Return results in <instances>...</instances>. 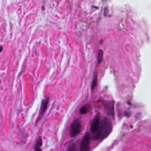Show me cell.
Instances as JSON below:
<instances>
[{"mask_svg": "<svg viewBox=\"0 0 151 151\" xmlns=\"http://www.w3.org/2000/svg\"><path fill=\"white\" fill-rule=\"evenodd\" d=\"M114 101L109 100L103 101V106L106 113L112 119H114Z\"/></svg>", "mask_w": 151, "mask_h": 151, "instance_id": "4", "label": "cell"}, {"mask_svg": "<svg viewBox=\"0 0 151 151\" xmlns=\"http://www.w3.org/2000/svg\"><path fill=\"white\" fill-rule=\"evenodd\" d=\"M48 103H49V97H46L43 100H42L41 105V107H40V112H39V114H38V116L36 122H35L36 123H37V122H38L41 119V118L43 116L44 112L46 111V110L47 109Z\"/></svg>", "mask_w": 151, "mask_h": 151, "instance_id": "6", "label": "cell"}, {"mask_svg": "<svg viewBox=\"0 0 151 151\" xmlns=\"http://www.w3.org/2000/svg\"><path fill=\"white\" fill-rule=\"evenodd\" d=\"M97 74L96 72L94 73V74H93V81H92V83H91V91H93L96 85H97Z\"/></svg>", "mask_w": 151, "mask_h": 151, "instance_id": "9", "label": "cell"}, {"mask_svg": "<svg viewBox=\"0 0 151 151\" xmlns=\"http://www.w3.org/2000/svg\"><path fill=\"white\" fill-rule=\"evenodd\" d=\"M91 139V134L89 132L86 133L80 142V151H89Z\"/></svg>", "mask_w": 151, "mask_h": 151, "instance_id": "3", "label": "cell"}, {"mask_svg": "<svg viewBox=\"0 0 151 151\" xmlns=\"http://www.w3.org/2000/svg\"><path fill=\"white\" fill-rule=\"evenodd\" d=\"M2 50H3V47L2 45H0V52L2 51Z\"/></svg>", "mask_w": 151, "mask_h": 151, "instance_id": "12", "label": "cell"}, {"mask_svg": "<svg viewBox=\"0 0 151 151\" xmlns=\"http://www.w3.org/2000/svg\"><path fill=\"white\" fill-rule=\"evenodd\" d=\"M81 130V123L80 119H77L74 120L70 127L69 135L71 137L77 136Z\"/></svg>", "mask_w": 151, "mask_h": 151, "instance_id": "2", "label": "cell"}, {"mask_svg": "<svg viewBox=\"0 0 151 151\" xmlns=\"http://www.w3.org/2000/svg\"><path fill=\"white\" fill-rule=\"evenodd\" d=\"M100 116L99 113H97L94 116L91 124V127H90L91 133L94 134L97 132L100 126Z\"/></svg>", "mask_w": 151, "mask_h": 151, "instance_id": "5", "label": "cell"}, {"mask_svg": "<svg viewBox=\"0 0 151 151\" xmlns=\"http://www.w3.org/2000/svg\"><path fill=\"white\" fill-rule=\"evenodd\" d=\"M90 109H91V106L90 104L87 103L81 107V109H80V113L81 114H84L89 112Z\"/></svg>", "mask_w": 151, "mask_h": 151, "instance_id": "7", "label": "cell"}, {"mask_svg": "<svg viewBox=\"0 0 151 151\" xmlns=\"http://www.w3.org/2000/svg\"><path fill=\"white\" fill-rule=\"evenodd\" d=\"M42 145V140L41 137H39L37 141H36V143H35V146L34 147V150L35 151H42V150L41 148V146Z\"/></svg>", "mask_w": 151, "mask_h": 151, "instance_id": "8", "label": "cell"}, {"mask_svg": "<svg viewBox=\"0 0 151 151\" xmlns=\"http://www.w3.org/2000/svg\"><path fill=\"white\" fill-rule=\"evenodd\" d=\"M113 129V124L111 120L109 117H104L100 122L99 128L97 132L93 134L92 138L95 140L102 141L106 139L111 132Z\"/></svg>", "mask_w": 151, "mask_h": 151, "instance_id": "1", "label": "cell"}, {"mask_svg": "<svg viewBox=\"0 0 151 151\" xmlns=\"http://www.w3.org/2000/svg\"><path fill=\"white\" fill-rule=\"evenodd\" d=\"M103 50H100L99 51L98 55H97V63L98 64H100L101 63L102 60H103Z\"/></svg>", "mask_w": 151, "mask_h": 151, "instance_id": "11", "label": "cell"}, {"mask_svg": "<svg viewBox=\"0 0 151 151\" xmlns=\"http://www.w3.org/2000/svg\"><path fill=\"white\" fill-rule=\"evenodd\" d=\"M66 151H78V150L76 145L74 143H72L68 146Z\"/></svg>", "mask_w": 151, "mask_h": 151, "instance_id": "10", "label": "cell"}]
</instances>
